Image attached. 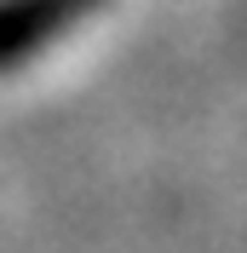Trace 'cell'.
I'll return each mask as SVG.
<instances>
[{"instance_id":"6da1fadb","label":"cell","mask_w":247,"mask_h":253,"mask_svg":"<svg viewBox=\"0 0 247 253\" xmlns=\"http://www.w3.org/2000/svg\"><path fill=\"white\" fill-rule=\"evenodd\" d=\"M109 0H0V75L29 69L41 52L92 23Z\"/></svg>"}]
</instances>
